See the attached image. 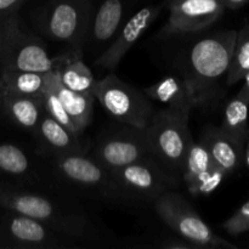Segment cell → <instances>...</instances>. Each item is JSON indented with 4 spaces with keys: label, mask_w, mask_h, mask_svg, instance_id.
Instances as JSON below:
<instances>
[{
    "label": "cell",
    "mask_w": 249,
    "mask_h": 249,
    "mask_svg": "<svg viewBox=\"0 0 249 249\" xmlns=\"http://www.w3.org/2000/svg\"><path fill=\"white\" fill-rule=\"evenodd\" d=\"M236 31H224L197 40L190 48L184 78L194 94L196 107L212 105L226 77L236 44Z\"/></svg>",
    "instance_id": "1"
},
{
    "label": "cell",
    "mask_w": 249,
    "mask_h": 249,
    "mask_svg": "<svg viewBox=\"0 0 249 249\" xmlns=\"http://www.w3.org/2000/svg\"><path fill=\"white\" fill-rule=\"evenodd\" d=\"M0 207L36 219L73 240L95 235L91 221L83 212L45 195L0 182Z\"/></svg>",
    "instance_id": "2"
},
{
    "label": "cell",
    "mask_w": 249,
    "mask_h": 249,
    "mask_svg": "<svg viewBox=\"0 0 249 249\" xmlns=\"http://www.w3.org/2000/svg\"><path fill=\"white\" fill-rule=\"evenodd\" d=\"M94 12L92 0H50L36 11L33 22L46 38L79 50L88 43Z\"/></svg>",
    "instance_id": "3"
},
{
    "label": "cell",
    "mask_w": 249,
    "mask_h": 249,
    "mask_svg": "<svg viewBox=\"0 0 249 249\" xmlns=\"http://www.w3.org/2000/svg\"><path fill=\"white\" fill-rule=\"evenodd\" d=\"M63 56L53 58L45 44L23 29L18 12L0 21V71L5 68L49 72Z\"/></svg>",
    "instance_id": "4"
},
{
    "label": "cell",
    "mask_w": 249,
    "mask_h": 249,
    "mask_svg": "<svg viewBox=\"0 0 249 249\" xmlns=\"http://www.w3.org/2000/svg\"><path fill=\"white\" fill-rule=\"evenodd\" d=\"M189 117L163 108L155 112L145 136L153 158L173 173H181L187 147L192 141Z\"/></svg>",
    "instance_id": "5"
},
{
    "label": "cell",
    "mask_w": 249,
    "mask_h": 249,
    "mask_svg": "<svg viewBox=\"0 0 249 249\" xmlns=\"http://www.w3.org/2000/svg\"><path fill=\"white\" fill-rule=\"evenodd\" d=\"M92 95L111 116L130 128L145 130L155 113L152 100L145 92L113 73L95 82Z\"/></svg>",
    "instance_id": "6"
},
{
    "label": "cell",
    "mask_w": 249,
    "mask_h": 249,
    "mask_svg": "<svg viewBox=\"0 0 249 249\" xmlns=\"http://www.w3.org/2000/svg\"><path fill=\"white\" fill-rule=\"evenodd\" d=\"M155 209L165 225L196 247L237 249L235 245L215 235L191 204L173 190L155 199Z\"/></svg>",
    "instance_id": "7"
},
{
    "label": "cell",
    "mask_w": 249,
    "mask_h": 249,
    "mask_svg": "<svg viewBox=\"0 0 249 249\" xmlns=\"http://www.w3.org/2000/svg\"><path fill=\"white\" fill-rule=\"evenodd\" d=\"M53 165L56 174L68 184L88 189L106 198L131 199L116 181L113 173L94 156L90 157L84 152L53 156Z\"/></svg>",
    "instance_id": "8"
},
{
    "label": "cell",
    "mask_w": 249,
    "mask_h": 249,
    "mask_svg": "<svg viewBox=\"0 0 249 249\" xmlns=\"http://www.w3.org/2000/svg\"><path fill=\"white\" fill-rule=\"evenodd\" d=\"M78 247L74 240L63 236L46 224L6 211L0 221V248L60 249Z\"/></svg>",
    "instance_id": "9"
},
{
    "label": "cell",
    "mask_w": 249,
    "mask_h": 249,
    "mask_svg": "<svg viewBox=\"0 0 249 249\" xmlns=\"http://www.w3.org/2000/svg\"><path fill=\"white\" fill-rule=\"evenodd\" d=\"M119 186L131 199L146 198L155 201L164 192L178 186L179 180L152 156L125 165L113 172Z\"/></svg>",
    "instance_id": "10"
},
{
    "label": "cell",
    "mask_w": 249,
    "mask_h": 249,
    "mask_svg": "<svg viewBox=\"0 0 249 249\" xmlns=\"http://www.w3.org/2000/svg\"><path fill=\"white\" fill-rule=\"evenodd\" d=\"M164 4L147 5L134 12L125 19L119 31L111 40L106 49L100 53L95 66L104 70L114 71L118 67L122 58L138 43L139 39L150 28L151 24L157 19Z\"/></svg>",
    "instance_id": "11"
},
{
    "label": "cell",
    "mask_w": 249,
    "mask_h": 249,
    "mask_svg": "<svg viewBox=\"0 0 249 249\" xmlns=\"http://www.w3.org/2000/svg\"><path fill=\"white\" fill-rule=\"evenodd\" d=\"M151 156L145 131L134 128L104 138L94 152V157L112 173Z\"/></svg>",
    "instance_id": "12"
},
{
    "label": "cell",
    "mask_w": 249,
    "mask_h": 249,
    "mask_svg": "<svg viewBox=\"0 0 249 249\" xmlns=\"http://www.w3.org/2000/svg\"><path fill=\"white\" fill-rule=\"evenodd\" d=\"M169 7L164 36H186L208 28L224 14L221 0H180Z\"/></svg>",
    "instance_id": "13"
},
{
    "label": "cell",
    "mask_w": 249,
    "mask_h": 249,
    "mask_svg": "<svg viewBox=\"0 0 249 249\" xmlns=\"http://www.w3.org/2000/svg\"><path fill=\"white\" fill-rule=\"evenodd\" d=\"M182 179L190 194L195 196L211 195L223 182L226 174L212 160L206 146L194 139L187 147L182 165Z\"/></svg>",
    "instance_id": "14"
},
{
    "label": "cell",
    "mask_w": 249,
    "mask_h": 249,
    "mask_svg": "<svg viewBox=\"0 0 249 249\" xmlns=\"http://www.w3.org/2000/svg\"><path fill=\"white\" fill-rule=\"evenodd\" d=\"M130 5V0H104L94 12L88 43L96 49L108 45L128 18Z\"/></svg>",
    "instance_id": "15"
},
{
    "label": "cell",
    "mask_w": 249,
    "mask_h": 249,
    "mask_svg": "<svg viewBox=\"0 0 249 249\" xmlns=\"http://www.w3.org/2000/svg\"><path fill=\"white\" fill-rule=\"evenodd\" d=\"M143 92L152 101L164 105L167 109L185 116H190L196 107L191 88L184 77L167 75L156 84L145 88Z\"/></svg>",
    "instance_id": "16"
},
{
    "label": "cell",
    "mask_w": 249,
    "mask_h": 249,
    "mask_svg": "<svg viewBox=\"0 0 249 249\" xmlns=\"http://www.w3.org/2000/svg\"><path fill=\"white\" fill-rule=\"evenodd\" d=\"M201 142L207 147L213 162L226 175L235 172L245 157V148L226 135L220 126H208L202 135Z\"/></svg>",
    "instance_id": "17"
},
{
    "label": "cell",
    "mask_w": 249,
    "mask_h": 249,
    "mask_svg": "<svg viewBox=\"0 0 249 249\" xmlns=\"http://www.w3.org/2000/svg\"><path fill=\"white\" fill-rule=\"evenodd\" d=\"M43 147L53 156L83 152L79 136L51 118L45 112L36 129Z\"/></svg>",
    "instance_id": "18"
},
{
    "label": "cell",
    "mask_w": 249,
    "mask_h": 249,
    "mask_svg": "<svg viewBox=\"0 0 249 249\" xmlns=\"http://www.w3.org/2000/svg\"><path fill=\"white\" fill-rule=\"evenodd\" d=\"M56 91L71 118L78 135H82L90 125L94 116L95 97L89 92H78L68 89L61 83L60 71L56 77Z\"/></svg>",
    "instance_id": "19"
},
{
    "label": "cell",
    "mask_w": 249,
    "mask_h": 249,
    "mask_svg": "<svg viewBox=\"0 0 249 249\" xmlns=\"http://www.w3.org/2000/svg\"><path fill=\"white\" fill-rule=\"evenodd\" d=\"M2 113L19 128L36 130L44 113L41 97L4 94Z\"/></svg>",
    "instance_id": "20"
},
{
    "label": "cell",
    "mask_w": 249,
    "mask_h": 249,
    "mask_svg": "<svg viewBox=\"0 0 249 249\" xmlns=\"http://www.w3.org/2000/svg\"><path fill=\"white\" fill-rule=\"evenodd\" d=\"M0 80L4 94L40 97L46 80V72L5 68L0 71Z\"/></svg>",
    "instance_id": "21"
},
{
    "label": "cell",
    "mask_w": 249,
    "mask_h": 249,
    "mask_svg": "<svg viewBox=\"0 0 249 249\" xmlns=\"http://www.w3.org/2000/svg\"><path fill=\"white\" fill-rule=\"evenodd\" d=\"M80 51L75 56H63L58 65L61 83L68 89L78 92L92 94L95 78L91 70L80 58Z\"/></svg>",
    "instance_id": "22"
},
{
    "label": "cell",
    "mask_w": 249,
    "mask_h": 249,
    "mask_svg": "<svg viewBox=\"0 0 249 249\" xmlns=\"http://www.w3.org/2000/svg\"><path fill=\"white\" fill-rule=\"evenodd\" d=\"M248 108L249 104L236 95L226 105L223 124L220 126L226 135L230 136L237 145L243 148L249 139Z\"/></svg>",
    "instance_id": "23"
},
{
    "label": "cell",
    "mask_w": 249,
    "mask_h": 249,
    "mask_svg": "<svg viewBox=\"0 0 249 249\" xmlns=\"http://www.w3.org/2000/svg\"><path fill=\"white\" fill-rule=\"evenodd\" d=\"M0 175L10 179L31 177V160L22 148L14 143H0Z\"/></svg>",
    "instance_id": "24"
},
{
    "label": "cell",
    "mask_w": 249,
    "mask_h": 249,
    "mask_svg": "<svg viewBox=\"0 0 249 249\" xmlns=\"http://www.w3.org/2000/svg\"><path fill=\"white\" fill-rule=\"evenodd\" d=\"M249 71V22L245 24L236 36L235 49L230 68L226 74V84L235 85L243 79Z\"/></svg>",
    "instance_id": "25"
},
{
    "label": "cell",
    "mask_w": 249,
    "mask_h": 249,
    "mask_svg": "<svg viewBox=\"0 0 249 249\" xmlns=\"http://www.w3.org/2000/svg\"><path fill=\"white\" fill-rule=\"evenodd\" d=\"M223 228L233 236L249 231V201L223 224Z\"/></svg>",
    "instance_id": "26"
},
{
    "label": "cell",
    "mask_w": 249,
    "mask_h": 249,
    "mask_svg": "<svg viewBox=\"0 0 249 249\" xmlns=\"http://www.w3.org/2000/svg\"><path fill=\"white\" fill-rule=\"evenodd\" d=\"M27 0H0V21L5 17L18 12Z\"/></svg>",
    "instance_id": "27"
},
{
    "label": "cell",
    "mask_w": 249,
    "mask_h": 249,
    "mask_svg": "<svg viewBox=\"0 0 249 249\" xmlns=\"http://www.w3.org/2000/svg\"><path fill=\"white\" fill-rule=\"evenodd\" d=\"M162 248L167 249H191L196 248V246L192 245V243L187 242L186 240L181 238V240H168L167 242H164L162 245Z\"/></svg>",
    "instance_id": "28"
},
{
    "label": "cell",
    "mask_w": 249,
    "mask_h": 249,
    "mask_svg": "<svg viewBox=\"0 0 249 249\" xmlns=\"http://www.w3.org/2000/svg\"><path fill=\"white\" fill-rule=\"evenodd\" d=\"M243 79H245V84H243V87L241 88V90L238 91L237 96L241 97L242 100H245L247 104H249V71L246 73Z\"/></svg>",
    "instance_id": "29"
},
{
    "label": "cell",
    "mask_w": 249,
    "mask_h": 249,
    "mask_svg": "<svg viewBox=\"0 0 249 249\" xmlns=\"http://www.w3.org/2000/svg\"><path fill=\"white\" fill-rule=\"evenodd\" d=\"M225 6V9H231V10H237L241 7L245 6L249 0H221Z\"/></svg>",
    "instance_id": "30"
},
{
    "label": "cell",
    "mask_w": 249,
    "mask_h": 249,
    "mask_svg": "<svg viewBox=\"0 0 249 249\" xmlns=\"http://www.w3.org/2000/svg\"><path fill=\"white\" fill-rule=\"evenodd\" d=\"M245 160L249 167V139H248L247 142H246V146H245Z\"/></svg>",
    "instance_id": "31"
},
{
    "label": "cell",
    "mask_w": 249,
    "mask_h": 249,
    "mask_svg": "<svg viewBox=\"0 0 249 249\" xmlns=\"http://www.w3.org/2000/svg\"><path fill=\"white\" fill-rule=\"evenodd\" d=\"M2 96H4V91H2V84L0 80V113L2 112Z\"/></svg>",
    "instance_id": "32"
},
{
    "label": "cell",
    "mask_w": 249,
    "mask_h": 249,
    "mask_svg": "<svg viewBox=\"0 0 249 249\" xmlns=\"http://www.w3.org/2000/svg\"><path fill=\"white\" fill-rule=\"evenodd\" d=\"M178 1H180V0H164V2H163V4H164V6H170V5L175 4V2H178Z\"/></svg>",
    "instance_id": "33"
}]
</instances>
